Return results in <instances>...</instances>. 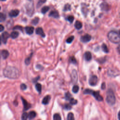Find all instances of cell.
<instances>
[{"mask_svg": "<svg viewBox=\"0 0 120 120\" xmlns=\"http://www.w3.org/2000/svg\"><path fill=\"white\" fill-rule=\"evenodd\" d=\"M71 105L70 104H65V105H64V108L66 110H70L72 108L71 107Z\"/></svg>", "mask_w": 120, "mask_h": 120, "instance_id": "38", "label": "cell"}, {"mask_svg": "<svg viewBox=\"0 0 120 120\" xmlns=\"http://www.w3.org/2000/svg\"><path fill=\"white\" fill-rule=\"evenodd\" d=\"M35 88L36 90L38 91V92L40 93L41 91V89H42L41 85L39 83H37L35 85Z\"/></svg>", "mask_w": 120, "mask_h": 120, "instance_id": "21", "label": "cell"}, {"mask_svg": "<svg viewBox=\"0 0 120 120\" xmlns=\"http://www.w3.org/2000/svg\"></svg>", "mask_w": 120, "mask_h": 120, "instance_id": "48", "label": "cell"}, {"mask_svg": "<svg viewBox=\"0 0 120 120\" xmlns=\"http://www.w3.org/2000/svg\"><path fill=\"white\" fill-rule=\"evenodd\" d=\"M39 78V76H38V77H37L36 78H34V79H33V82H37V81L38 80V79Z\"/></svg>", "mask_w": 120, "mask_h": 120, "instance_id": "43", "label": "cell"}, {"mask_svg": "<svg viewBox=\"0 0 120 120\" xmlns=\"http://www.w3.org/2000/svg\"><path fill=\"white\" fill-rule=\"evenodd\" d=\"M82 25L81 22L79 21H76L75 23V27L77 30H80L82 28Z\"/></svg>", "mask_w": 120, "mask_h": 120, "instance_id": "18", "label": "cell"}, {"mask_svg": "<svg viewBox=\"0 0 120 120\" xmlns=\"http://www.w3.org/2000/svg\"><path fill=\"white\" fill-rule=\"evenodd\" d=\"M19 14V11L18 9H14L12 10L9 13V15L10 17H15L18 16Z\"/></svg>", "mask_w": 120, "mask_h": 120, "instance_id": "9", "label": "cell"}, {"mask_svg": "<svg viewBox=\"0 0 120 120\" xmlns=\"http://www.w3.org/2000/svg\"><path fill=\"white\" fill-rule=\"evenodd\" d=\"M53 119L54 120H60L61 118L60 115L59 113H55L53 115Z\"/></svg>", "mask_w": 120, "mask_h": 120, "instance_id": "27", "label": "cell"}, {"mask_svg": "<svg viewBox=\"0 0 120 120\" xmlns=\"http://www.w3.org/2000/svg\"><path fill=\"white\" fill-rule=\"evenodd\" d=\"M107 37L109 40L113 43L118 44L120 43V36L116 31H110L108 33Z\"/></svg>", "mask_w": 120, "mask_h": 120, "instance_id": "2", "label": "cell"}, {"mask_svg": "<svg viewBox=\"0 0 120 120\" xmlns=\"http://www.w3.org/2000/svg\"><path fill=\"white\" fill-rule=\"evenodd\" d=\"M49 9V7L48 6H45L44 7H43L41 9V12L42 14H44L45 13H46Z\"/></svg>", "mask_w": 120, "mask_h": 120, "instance_id": "22", "label": "cell"}, {"mask_svg": "<svg viewBox=\"0 0 120 120\" xmlns=\"http://www.w3.org/2000/svg\"><path fill=\"white\" fill-rule=\"evenodd\" d=\"M118 119L120 120V111L119 112L118 114Z\"/></svg>", "mask_w": 120, "mask_h": 120, "instance_id": "45", "label": "cell"}, {"mask_svg": "<svg viewBox=\"0 0 120 120\" xmlns=\"http://www.w3.org/2000/svg\"><path fill=\"white\" fill-rule=\"evenodd\" d=\"M84 57L86 61H90L91 60L92 58L91 53L90 52H86L84 53Z\"/></svg>", "mask_w": 120, "mask_h": 120, "instance_id": "15", "label": "cell"}, {"mask_svg": "<svg viewBox=\"0 0 120 120\" xmlns=\"http://www.w3.org/2000/svg\"><path fill=\"white\" fill-rule=\"evenodd\" d=\"M4 26H3L2 24H0V32L4 30Z\"/></svg>", "mask_w": 120, "mask_h": 120, "instance_id": "42", "label": "cell"}, {"mask_svg": "<svg viewBox=\"0 0 120 120\" xmlns=\"http://www.w3.org/2000/svg\"><path fill=\"white\" fill-rule=\"evenodd\" d=\"M91 95H92L96 100L99 101H101L103 100V97L99 94V93L98 91H95L92 90V92L91 93Z\"/></svg>", "mask_w": 120, "mask_h": 120, "instance_id": "7", "label": "cell"}, {"mask_svg": "<svg viewBox=\"0 0 120 120\" xmlns=\"http://www.w3.org/2000/svg\"><path fill=\"white\" fill-rule=\"evenodd\" d=\"M50 99H51V96L50 95L45 96L42 100V104L45 105H47L49 103L50 100Z\"/></svg>", "mask_w": 120, "mask_h": 120, "instance_id": "14", "label": "cell"}, {"mask_svg": "<svg viewBox=\"0 0 120 120\" xmlns=\"http://www.w3.org/2000/svg\"><path fill=\"white\" fill-rule=\"evenodd\" d=\"M14 30H16V29H19L20 30H22V27L21 26H16L14 28H13Z\"/></svg>", "mask_w": 120, "mask_h": 120, "instance_id": "40", "label": "cell"}, {"mask_svg": "<svg viewBox=\"0 0 120 120\" xmlns=\"http://www.w3.org/2000/svg\"><path fill=\"white\" fill-rule=\"evenodd\" d=\"M39 18L36 17H35L34 19H33V20H32V21H31V23H32V24H33V25H37V24L38 23V22H39Z\"/></svg>", "mask_w": 120, "mask_h": 120, "instance_id": "28", "label": "cell"}, {"mask_svg": "<svg viewBox=\"0 0 120 120\" xmlns=\"http://www.w3.org/2000/svg\"><path fill=\"white\" fill-rule=\"evenodd\" d=\"M69 61L70 63H73L74 64H75L76 63V60L74 56H71L69 58Z\"/></svg>", "mask_w": 120, "mask_h": 120, "instance_id": "29", "label": "cell"}, {"mask_svg": "<svg viewBox=\"0 0 120 120\" xmlns=\"http://www.w3.org/2000/svg\"><path fill=\"white\" fill-rule=\"evenodd\" d=\"M67 19L68 21H69L70 22V23H72L74 20V17L72 15H69L67 17Z\"/></svg>", "mask_w": 120, "mask_h": 120, "instance_id": "37", "label": "cell"}, {"mask_svg": "<svg viewBox=\"0 0 120 120\" xmlns=\"http://www.w3.org/2000/svg\"><path fill=\"white\" fill-rule=\"evenodd\" d=\"M20 88L22 90H25L26 89L27 86L24 83H22L20 85Z\"/></svg>", "mask_w": 120, "mask_h": 120, "instance_id": "39", "label": "cell"}, {"mask_svg": "<svg viewBox=\"0 0 120 120\" xmlns=\"http://www.w3.org/2000/svg\"><path fill=\"white\" fill-rule=\"evenodd\" d=\"M117 50L118 52L120 54V45H119L118 47H117Z\"/></svg>", "mask_w": 120, "mask_h": 120, "instance_id": "44", "label": "cell"}, {"mask_svg": "<svg viewBox=\"0 0 120 120\" xmlns=\"http://www.w3.org/2000/svg\"><path fill=\"white\" fill-rule=\"evenodd\" d=\"M119 34L120 35V30H119Z\"/></svg>", "mask_w": 120, "mask_h": 120, "instance_id": "47", "label": "cell"}, {"mask_svg": "<svg viewBox=\"0 0 120 120\" xmlns=\"http://www.w3.org/2000/svg\"><path fill=\"white\" fill-rule=\"evenodd\" d=\"M101 8L102 10L104 11H108L110 9L109 5L106 2H103L100 5Z\"/></svg>", "mask_w": 120, "mask_h": 120, "instance_id": "12", "label": "cell"}, {"mask_svg": "<svg viewBox=\"0 0 120 120\" xmlns=\"http://www.w3.org/2000/svg\"><path fill=\"white\" fill-rule=\"evenodd\" d=\"M74 39V36H70L66 40V42H67V43L70 44V43H71L73 41Z\"/></svg>", "mask_w": 120, "mask_h": 120, "instance_id": "33", "label": "cell"}, {"mask_svg": "<svg viewBox=\"0 0 120 120\" xmlns=\"http://www.w3.org/2000/svg\"><path fill=\"white\" fill-rule=\"evenodd\" d=\"M102 50L105 53H108V52H109V50L108 49V47L105 44H102Z\"/></svg>", "mask_w": 120, "mask_h": 120, "instance_id": "23", "label": "cell"}, {"mask_svg": "<svg viewBox=\"0 0 120 120\" xmlns=\"http://www.w3.org/2000/svg\"><path fill=\"white\" fill-rule=\"evenodd\" d=\"M6 18V15L2 13H0V22H2L5 21Z\"/></svg>", "mask_w": 120, "mask_h": 120, "instance_id": "26", "label": "cell"}, {"mask_svg": "<svg viewBox=\"0 0 120 120\" xmlns=\"http://www.w3.org/2000/svg\"><path fill=\"white\" fill-rule=\"evenodd\" d=\"M36 112L33 111H30L28 114V118L29 119L31 120L34 119L36 117Z\"/></svg>", "mask_w": 120, "mask_h": 120, "instance_id": "19", "label": "cell"}, {"mask_svg": "<svg viewBox=\"0 0 120 120\" xmlns=\"http://www.w3.org/2000/svg\"><path fill=\"white\" fill-rule=\"evenodd\" d=\"M98 82V77L96 75H91L89 80V84L91 86H95Z\"/></svg>", "mask_w": 120, "mask_h": 120, "instance_id": "4", "label": "cell"}, {"mask_svg": "<svg viewBox=\"0 0 120 120\" xmlns=\"http://www.w3.org/2000/svg\"><path fill=\"white\" fill-rule=\"evenodd\" d=\"M106 101L107 104L110 105H113L115 103L116 99L114 94L111 90H109L107 91Z\"/></svg>", "mask_w": 120, "mask_h": 120, "instance_id": "3", "label": "cell"}, {"mask_svg": "<svg viewBox=\"0 0 120 120\" xmlns=\"http://www.w3.org/2000/svg\"><path fill=\"white\" fill-rule=\"evenodd\" d=\"M3 74L5 77L9 79H17L20 76L19 70L15 67L9 66L6 67L3 69Z\"/></svg>", "mask_w": 120, "mask_h": 120, "instance_id": "1", "label": "cell"}, {"mask_svg": "<svg viewBox=\"0 0 120 120\" xmlns=\"http://www.w3.org/2000/svg\"><path fill=\"white\" fill-rule=\"evenodd\" d=\"M71 9V7H70V5L68 4H67L66 5H65V6H64V9L63 10L64 11H68V10H70Z\"/></svg>", "mask_w": 120, "mask_h": 120, "instance_id": "36", "label": "cell"}, {"mask_svg": "<svg viewBox=\"0 0 120 120\" xmlns=\"http://www.w3.org/2000/svg\"><path fill=\"white\" fill-rule=\"evenodd\" d=\"M1 55L3 59H6L9 56V52L6 50H2L1 52Z\"/></svg>", "mask_w": 120, "mask_h": 120, "instance_id": "16", "label": "cell"}, {"mask_svg": "<svg viewBox=\"0 0 120 120\" xmlns=\"http://www.w3.org/2000/svg\"><path fill=\"white\" fill-rule=\"evenodd\" d=\"M25 30L27 34L31 35L33 33L34 28L32 26H27L25 28Z\"/></svg>", "mask_w": 120, "mask_h": 120, "instance_id": "13", "label": "cell"}, {"mask_svg": "<svg viewBox=\"0 0 120 120\" xmlns=\"http://www.w3.org/2000/svg\"><path fill=\"white\" fill-rule=\"evenodd\" d=\"M91 39V37L90 35L88 34H86L85 35L82 36L80 38V40L83 43H87L89 42Z\"/></svg>", "mask_w": 120, "mask_h": 120, "instance_id": "6", "label": "cell"}, {"mask_svg": "<svg viewBox=\"0 0 120 120\" xmlns=\"http://www.w3.org/2000/svg\"><path fill=\"white\" fill-rule=\"evenodd\" d=\"M48 15L50 17H52L55 18H58L59 17V13L56 10H53L51 11Z\"/></svg>", "mask_w": 120, "mask_h": 120, "instance_id": "11", "label": "cell"}, {"mask_svg": "<svg viewBox=\"0 0 120 120\" xmlns=\"http://www.w3.org/2000/svg\"><path fill=\"white\" fill-rule=\"evenodd\" d=\"M32 53L31 54L30 56L29 57L27 58L25 60V63L26 65H29V64L30 63V59H31V55H32Z\"/></svg>", "mask_w": 120, "mask_h": 120, "instance_id": "32", "label": "cell"}, {"mask_svg": "<svg viewBox=\"0 0 120 120\" xmlns=\"http://www.w3.org/2000/svg\"><path fill=\"white\" fill-rule=\"evenodd\" d=\"M28 118V114L27 112H23L22 115L21 119L22 120H26Z\"/></svg>", "mask_w": 120, "mask_h": 120, "instance_id": "31", "label": "cell"}, {"mask_svg": "<svg viewBox=\"0 0 120 120\" xmlns=\"http://www.w3.org/2000/svg\"><path fill=\"white\" fill-rule=\"evenodd\" d=\"M10 35L7 31L3 32L1 36V40L4 44H6L8 39L9 38Z\"/></svg>", "mask_w": 120, "mask_h": 120, "instance_id": "5", "label": "cell"}, {"mask_svg": "<svg viewBox=\"0 0 120 120\" xmlns=\"http://www.w3.org/2000/svg\"><path fill=\"white\" fill-rule=\"evenodd\" d=\"M67 119L68 120H74V114L72 112H69L68 113V114L67 116Z\"/></svg>", "mask_w": 120, "mask_h": 120, "instance_id": "24", "label": "cell"}, {"mask_svg": "<svg viewBox=\"0 0 120 120\" xmlns=\"http://www.w3.org/2000/svg\"><path fill=\"white\" fill-rule=\"evenodd\" d=\"M18 35H19V33H18V32H17L16 31H14L12 32L10 34V37L13 39H15V38H17V37L18 36Z\"/></svg>", "mask_w": 120, "mask_h": 120, "instance_id": "20", "label": "cell"}, {"mask_svg": "<svg viewBox=\"0 0 120 120\" xmlns=\"http://www.w3.org/2000/svg\"><path fill=\"white\" fill-rule=\"evenodd\" d=\"M36 33L38 35H39L42 37L43 38H44L45 37V34L43 30V29L41 27H38L36 30Z\"/></svg>", "mask_w": 120, "mask_h": 120, "instance_id": "10", "label": "cell"}, {"mask_svg": "<svg viewBox=\"0 0 120 120\" xmlns=\"http://www.w3.org/2000/svg\"><path fill=\"white\" fill-rule=\"evenodd\" d=\"M65 98L67 100H70V99L72 98V95H71V94L69 92H68L65 93Z\"/></svg>", "mask_w": 120, "mask_h": 120, "instance_id": "25", "label": "cell"}, {"mask_svg": "<svg viewBox=\"0 0 120 120\" xmlns=\"http://www.w3.org/2000/svg\"><path fill=\"white\" fill-rule=\"evenodd\" d=\"M69 102H70V104L71 105H75V104H76L77 103V101L76 99L73 98L70 99Z\"/></svg>", "mask_w": 120, "mask_h": 120, "instance_id": "35", "label": "cell"}, {"mask_svg": "<svg viewBox=\"0 0 120 120\" xmlns=\"http://www.w3.org/2000/svg\"><path fill=\"white\" fill-rule=\"evenodd\" d=\"M79 86L75 85H74L72 88V91L75 93H76L78 92V90H79Z\"/></svg>", "mask_w": 120, "mask_h": 120, "instance_id": "30", "label": "cell"}, {"mask_svg": "<svg viewBox=\"0 0 120 120\" xmlns=\"http://www.w3.org/2000/svg\"><path fill=\"white\" fill-rule=\"evenodd\" d=\"M46 0H39L37 4V8H39L45 2Z\"/></svg>", "mask_w": 120, "mask_h": 120, "instance_id": "34", "label": "cell"}, {"mask_svg": "<svg viewBox=\"0 0 120 120\" xmlns=\"http://www.w3.org/2000/svg\"><path fill=\"white\" fill-rule=\"evenodd\" d=\"M21 99L22 100V102L23 105V110L26 111L28 110L30 107V105L27 102V101L25 99H24L22 97L21 98Z\"/></svg>", "mask_w": 120, "mask_h": 120, "instance_id": "8", "label": "cell"}, {"mask_svg": "<svg viewBox=\"0 0 120 120\" xmlns=\"http://www.w3.org/2000/svg\"><path fill=\"white\" fill-rule=\"evenodd\" d=\"M72 81L74 82H76L77 80V74L75 70H73L72 72Z\"/></svg>", "mask_w": 120, "mask_h": 120, "instance_id": "17", "label": "cell"}, {"mask_svg": "<svg viewBox=\"0 0 120 120\" xmlns=\"http://www.w3.org/2000/svg\"><path fill=\"white\" fill-rule=\"evenodd\" d=\"M1 1H6V0H0Z\"/></svg>", "mask_w": 120, "mask_h": 120, "instance_id": "46", "label": "cell"}, {"mask_svg": "<svg viewBox=\"0 0 120 120\" xmlns=\"http://www.w3.org/2000/svg\"><path fill=\"white\" fill-rule=\"evenodd\" d=\"M105 88V82H103L101 84V89L102 90H104Z\"/></svg>", "mask_w": 120, "mask_h": 120, "instance_id": "41", "label": "cell"}]
</instances>
